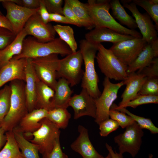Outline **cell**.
<instances>
[{"instance_id": "cell-1", "label": "cell", "mask_w": 158, "mask_h": 158, "mask_svg": "<svg viewBox=\"0 0 158 158\" xmlns=\"http://www.w3.org/2000/svg\"><path fill=\"white\" fill-rule=\"evenodd\" d=\"M110 0H88L85 6L95 28H107L121 34L142 38L141 34L135 30L124 27L118 22L109 12Z\"/></svg>"}, {"instance_id": "cell-2", "label": "cell", "mask_w": 158, "mask_h": 158, "mask_svg": "<svg viewBox=\"0 0 158 158\" xmlns=\"http://www.w3.org/2000/svg\"><path fill=\"white\" fill-rule=\"evenodd\" d=\"M24 81L15 80L9 84L11 93L9 111L1 123L6 132L13 130L28 112L25 93Z\"/></svg>"}, {"instance_id": "cell-3", "label": "cell", "mask_w": 158, "mask_h": 158, "mask_svg": "<svg viewBox=\"0 0 158 158\" xmlns=\"http://www.w3.org/2000/svg\"><path fill=\"white\" fill-rule=\"evenodd\" d=\"M68 45L59 37L50 42L42 43L32 37L25 38L21 53L13 58L32 59L48 56L52 54L63 56L72 53Z\"/></svg>"}, {"instance_id": "cell-4", "label": "cell", "mask_w": 158, "mask_h": 158, "mask_svg": "<svg viewBox=\"0 0 158 158\" xmlns=\"http://www.w3.org/2000/svg\"><path fill=\"white\" fill-rule=\"evenodd\" d=\"M98 44L91 43L85 39L80 41V50L85 65L81 87L95 99L98 98L101 93L98 87L99 78L95 66Z\"/></svg>"}, {"instance_id": "cell-5", "label": "cell", "mask_w": 158, "mask_h": 158, "mask_svg": "<svg viewBox=\"0 0 158 158\" xmlns=\"http://www.w3.org/2000/svg\"><path fill=\"white\" fill-rule=\"evenodd\" d=\"M96 58L101 72L105 77L116 80L124 81L128 77L127 66L120 61L109 49L101 43L98 44Z\"/></svg>"}, {"instance_id": "cell-6", "label": "cell", "mask_w": 158, "mask_h": 158, "mask_svg": "<svg viewBox=\"0 0 158 158\" xmlns=\"http://www.w3.org/2000/svg\"><path fill=\"white\" fill-rule=\"evenodd\" d=\"M40 123V127L37 130L24 134L25 136H33L30 141L38 146L39 152L43 157L52 150L56 139L60 137V131L56 124L46 118L43 119Z\"/></svg>"}, {"instance_id": "cell-7", "label": "cell", "mask_w": 158, "mask_h": 158, "mask_svg": "<svg viewBox=\"0 0 158 158\" xmlns=\"http://www.w3.org/2000/svg\"><path fill=\"white\" fill-rule=\"evenodd\" d=\"M124 85V81L117 83H111L108 78H105L103 82L102 92L95 99L96 107L95 122L99 125L104 121L109 118V112L114 102L117 98L119 90Z\"/></svg>"}, {"instance_id": "cell-8", "label": "cell", "mask_w": 158, "mask_h": 158, "mask_svg": "<svg viewBox=\"0 0 158 158\" xmlns=\"http://www.w3.org/2000/svg\"><path fill=\"white\" fill-rule=\"evenodd\" d=\"M83 62L80 50L60 59L57 77L65 79L71 87L77 85L81 80L83 74L82 69Z\"/></svg>"}, {"instance_id": "cell-9", "label": "cell", "mask_w": 158, "mask_h": 158, "mask_svg": "<svg viewBox=\"0 0 158 158\" xmlns=\"http://www.w3.org/2000/svg\"><path fill=\"white\" fill-rule=\"evenodd\" d=\"M58 55L52 54L31 59L32 64L38 78L54 90L57 82V73L60 59Z\"/></svg>"}, {"instance_id": "cell-10", "label": "cell", "mask_w": 158, "mask_h": 158, "mask_svg": "<svg viewBox=\"0 0 158 158\" xmlns=\"http://www.w3.org/2000/svg\"><path fill=\"white\" fill-rule=\"evenodd\" d=\"M144 134L142 129L135 121L127 127L123 133L114 138L118 146L119 153L123 154L128 152L135 157L140 149Z\"/></svg>"}, {"instance_id": "cell-11", "label": "cell", "mask_w": 158, "mask_h": 158, "mask_svg": "<svg viewBox=\"0 0 158 158\" xmlns=\"http://www.w3.org/2000/svg\"><path fill=\"white\" fill-rule=\"evenodd\" d=\"M147 43L142 38H135L113 44L109 49L128 66L136 58Z\"/></svg>"}, {"instance_id": "cell-12", "label": "cell", "mask_w": 158, "mask_h": 158, "mask_svg": "<svg viewBox=\"0 0 158 158\" xmlns=\"http://www.w3.org/2000/svg\"><path fill=\"white\" fill-rule=\"evenodd\" d=\"M123 6L132 13L140 30L142 38L147 43L150 44L158 38L157 31L150 16L147 13H142L137 5L131 0H121Z\"/></svg>"}, {"instance_id": "cell-13", "label": "cell", "mask_w": 158, "mask_h": 158, "mask_svg": "<svg viewBox=\"0 0 158 158\" xmlns=\"http://www.w3.org/2000/svg\"><path fill=\"white\" fill-rule=\"evenodd\" d=\"M1 2L6 11V16L11 23L13 32L16 35L23 29L29 19L37 13L39 8H26L16 4L13 0H2Z\"/></svg>"}, {"instance_id": "cell-14", "label": "cell", "mask_w": 158, "mask_h": 158, "mask_svg": "<svg viewBox=\"0 0 158 158\" xmlns=\"http://www.w3.org/2000/svg\"><path fill=\"white\" fill-rule=\"evenodd\" d=\"M24 28L27 35L33 36L40 42H47L55 38L56 32L53 26L48 23H44L38 12L29 19Z\"/></svg>"}, {"instance_id": "cell-15", "label": "cell", "mask_w": 158, "mask_h": 158, "mask_svg": "<svg viewBox=\"0 0 158 158\" xmlns=\"http://www.w3.org/2000/svg\"><path fill=\"white\" fill-rule=\"evenodd\" d=\"M74 111V119H77L84 116L96 118V107L95 99L85 89H82L78 94L71 97L69 103Z\"/></svg>"}, {"instance_id": "cell-16", "label": "cell", "mask_w": 158, "mask_h": 158, "mask_svg": "<svg viewBox=\"0 0 158 158\" xmlns=\"http://www.w3.org/2000/svg\"><path fill=\"white\" fill-rule=\"evenodd\" d=\"M26 59L12 58L0 68V88L7 83L15 80L25 81Z\"/></svg>"}, {"instance_id": "cell-17", "label": "cell", "mask_w": 158, "mask_h": 158, "mask_svg": "<svg viewBox=\"0 0 158 158\" xmlns=\"http://www.w3.org/2000/svg\"><path fill=\"white\" fill-rule=\"evenodd\" d=\"M78 131L79 134L71 144L72 149L79 154L83 158H104L93 145L89 138L87 129L82 125H79Z\"/></svg>"}, {"instance_id": "cell-18", "label": "cell", "mask_w": 158, "mask_h": 158, "mask_svg": "<svg viewBox=\"0 0 158 158\" xmlns=\"http://www.w3.org/2000/svg\"><path fill=\"white\" fill-rule=\"evenodd\" d=\"M85 39L92 43L98 44L103 42L114 44L135 38L132 36L122 34L107 28H95L85 35Z\"/></svg>"}, {"instance_id": "cell-19", "label": "cell", "mask_w": 158, "mask_h": 158, "mask_svg": "<svg viewBox=\"0 0 158 158\" xmlns=\"http://www.w3.org/2000/svg\"><path fill=\"white\" fill-rule=\"evenodd\" d=\"M25 68V93L28 110L30 112L35 109L36 100V84L38 78L33 67L31 59H26Z\"/></svg>"}, {"instance_id": "cell-20", "label": "cell", "mask_w": 158, "mask_h": 158, "mask_svg": "<svg viewBox=\"0 0 158 158\" xmlns=\"http://www.w3.org/2000/svg\"><path fill=\"white\" fill-rule=\"evenodd\" d=\"M147 78L135 72L128 74L127 79L124 81L126 87L121 95V101L118 106L121 107L135 98Z\"/></svg>"}, {"instance_id": "cell-21", "label": "cell", "mask_w": 158, "mask_h": 158, "mask_svg": "<svg viewBox=\"0 0 158 158\" xmlns=\"http://www.w3.org/2000/svg\"><path fill=\"white\" fill-rule=\"evenodd\" d=\"M47 110L43 109H35L28 112L21 120L18 127L24 134L33 133L40 127V121L46 118Z\"/></svg>"}, {"instance_id": "cell-22", "label": "cell", "mask_w": 158, "mask_h": 158, "mask_svg": "<svg viewBox=\"0 0 158 158\" xmlns=\"http://www.w3.org/2000/svg\"><path fill=\"white\" fill-rule=\"evenodd\" d=\"M27 35L23 28L10 44L4 49L0 50V68L6 64L14 56L21 53L23 41Z\"/></svg>"}, {"instance_id": "cell-23", "label": "cell", "mask_w": 158, "mask_h": 158, "mask_svg": "<svg viewBox=\"0 0 158 158\" xmlns=\"http://www.w3.org/2000/svg\"><path fill=\"white\" fill-rule=\"evenodd\" d=\"M54 94V91L53 89L38 78L35 109H43L49 111L54 108L53 100Z\"/></svg>"}, {"instance_id": "cell-24", "label": "cell", "mask_w": 158, "mask_h": 158, "mask_svg": "<svg viewBox=\"0 0 158 158\" xmlns=\"http://www.w3.org/2000/svg\"><path fill=\"white\" fill-rule=\"evenodd\" d=\"M54 90V94L53 103L54 108H67L73 93L69 83L63 78H59L57 81Z\"/></svg>"}, {"instance_id": "cell-25", "label": "cell", "mask_w": 158, "mask_h": 158, "mask_svg": "<svg viewBox=\"0 0 158 158\" xmlns=\"http://www.w3.org/2000/svg\"><path fill=\"white\" fill-rule=\"evenodd\" d=\"M18 145L24 158H40L39 148L37 145L29 142L25 137L24 133L16 126L13 130Z\"/></svg>"}, {"instance_id": "cell-26", "label": "cell", "mask_w": 158, "mask_h": 158, "mask_svg": "<svg viewBox=\"0 0 158 158\" xmlns=\"http://www.w3.org/2000/svg\"><path fill=\"white\" fill-rule=\"evenodd\" d=\"M110 5L113 17L121 25H124L131 30H135L137 28L135 19L126 12L119 0H111Z\"/></svg>"}, {"instance_id": "cell-27", "label": "cell", "mask_w": 158, "mask_h": 158, "mask_svg": "<svg viewBox=\"0 0 158 158\" xmlns=\"http://www.w3.org/2000/svg\"><path fill=\"white\" fill-rule=\"evenodd\" d=\"M154 56L151 44L147 43L135 60L127 67V75L140 71L148 66Z\"/></svg>"}, {"instance_id": "cell-28", "label": "cell", "mask_w": 158, "mask_h": 158, "mask_svg": "<svg viewBox=\"0 0 158 158\" xmlns=\"http://www.w3.org/2000/svg\"><path fill=\"white\" fill-rule=\"evenodd\" d=\"M6 141L0 150V158H24L15 139L13 130L5 133Z\"/></svg>"}, {"instance_id": "cell-29", "label": "cell", "mask_w": 158, "mask_h": 158, "mask_svg": "<svg viewBox=\"0 0 158 158\" xmlns=\"http://www.w3.org/2000/svg\"><path fill=\"white\" fill-rule=\"evenodd\" d=\"M76 16L84 23L87 29L91 30L94 25L84 4L78 0H65Z\"/></svg>"}, {"instance_id": "cell-30", "label": "cell", "mask_w": 158, "mask_h": 158, "mask_svg": "<svg viewBox=\"0 0 158 158\" xmlns=\"http://www.w3.org/2000/svg\"><path fill=\"white\" fill-rule=\"evenodd\" d=\"M71 114L63 107L54 108L48 111L46 118L60 129H65L68 126Z\"/></svg>"}, {"instance_id": "cell-31", "label": "cell", "mask_w": 158, "mask_h": 158, "mask_svg": "<svg viewBox=\"0 0 158 158\" xmlns=\"http://www.w3.org/2000/svg\"><path fill=\"white\" fill-rule=\"evenodd\" d=\"M53 27L59 37L68 45L72 52H75L78 46L73 28L69 26L58 24L54 25Z\"/></svg>"}, {"instance_id": "cell-32", "label": "cell", "mask_w": 158, "mask_h": 158, "mask_svg": "<svg viewBox=\"0 0 158 158\" xmlns=\"http://www.w3.org/2000/svg\"><path fill=\"white\" fill-rule=\"evenodd\" d=\"M111 108L122 112L130 116L142 129H146L153 134L158 133V128L153 123L150 119L145 118L134 114L130 112L125 108H118L116 104L113 103Z\"/></svg>"}, {"instance_id": "cell-33", "label": "cell", "mask_w": 158, "mask_h": 158, "mask_svg": "<svg viewBox=\"0 0 158 158\" xmlns=\"http://www.w3.org/2000/svg\"><path fill=\"white\" fill-rule=\"evenodd\" d=\"M132 2L145 9L155 23L158 30V0H133Z\"/></svg>"}, {"instance_id": "cell-34", "label": "cell", "mask_w": 158, "mask_h": 158, "mask_svg": "<svg viewBox=\"0 0 158 158\" xmlns=\"http://www.w3.org/2000/svg\"><path fill=\"white\" fill-rule=\"evenodd\" d=\"M11 90L10 85H5L0 89V121L1 122L9 110Z\"/></svg>"}, {"instance_id": "cell-35", "label": "cell", "mask_w": 158, "mask_h": 158, "mask_svg": "<svg viewBox=\"0 0 158 158\" xmlns=\"http://www.w3.org/2000/svg\"><path fill=\"white\" fill-rule=\"evenodd\" d=\"M153 103H158V96L138 95L134 99L122 106L119 107L116 104V106L118 108L130 107L135 108L140 105Z\"/></svg>"}, {"instance_id": "cell-36", "label": "cell", "mask_w": 158, "mask_h": 158, "mask_svg": "<svg viewBox=\"0 0 158 158\" xmlns=\"http://www.w3.org/2000/svg\"><path fill=\"white\" fill-rule=\"evenodd\" d=\"M109 117L117 121L119 126L123 129L126 128L135 122L131 117L125 113L111 108L109 112Z\"/></svg>"}, {"instance_id": "cell-37", "label": "cell", "mask_w": 158, "mask_h": 158, "mask_svg": "<svg viewBox=\"0 0 158 158\" xmlns=\"http://www.w3.org/2000/svg\"><path fill=\"white\" fill-rule=\"evenodd\" d=\"M138 95L158 96V78H147Z\"/></svg>"}, {"instance_id": "cell-38", "label": "cell", "mask_w": 158, "mask_h": 158, "mask_svg": "<svg viewBox=\"0 0 158 158\" xmlns=\"http://www.w3.org/2000/svg\"><path fill=\"white\" fill-rule=\"evenodd\" d=\"M99 134L101 136H107L111 133L118 128L119 125L118 122L110 118L107 119L99 125Z\"/></svg>"}, {"instance_id": "cell-39", "label": "cell", "mask_w": 158, "mask_h": 158, "mask_svg": "<svg viewBox=\"0 0 158 158\" xmlns=\"http://www.w3.org/2000/svg\"><path fill=\"white\" fill-rule=\"evenodd\" d=\"M137 73L144 76L147 78H158V58H154L148 66L138 71Z\"/></svg>"}, {"instance_id": "cell-40", "label": "cell", "mask_w": 158, "mask_h": 158, "mask_svg": "<svg viewBox=\"0 0 158 158\" xmlns=\"http://www.w3.org/2000/svg\"><path fill=\"white\" fill-rule=\"evenodd\" d=\"M49 13L63 15L62 0H43Z\"/></svg>"}, {"instance_id": "cell-41", "label": "cell", "mask_w": 158, "mask_h": 158, "mask_svg": "<svg viewBox=\"0 0 158 158\" xmlns=\"http://www.w3.org/2000/svg\"><path fill=\"white\" fill-rule=\"evenodd\" d=\"M16 35L8 30L0 28V50H2L14 39Z\"/></svg>"}, {"instance_id": "cell-42", "label": "cell", "mask_w": 158, "mask_h": 158, "mask_svg": "<svg viewBox=\"0 0 158 158\" xmlns=\"http://www.w3.org/2000/svg\"><path fill=\"white\" fill-rule=\"evenodd\" d=\"M63 7V14L72 21L76 23L79 27H85L83 22L76 16L66 1Z\"/></svg>"}, {"instance_id": "cell-43", "label": "cell", "mask_w": 158, "mask_h": 158, "mask_svg": "<svg viewBox=\"0 0 158 158\" xmlns=\"http://www.w3.org/2000/svg\"><path fill=\"white\" fill-rule=\"evenodd\" d=\"M43 158H68V156L62 150L60 137L56 139L51 152Z\"/></svg>"}, {"instance_id": "cell-44", "label": "cell", "mask_w": 158, "mask_h": 158, "mask_svg": "<svg viewBox=\"0 0 158 158\" xmlns=\"http://www.w3.org/2000/svg\"><path fill=\"white\" fill-rule=\"evenodd\" d=\"M16 4L26 8L35 9L38 8L40 0H13Z\"/></svg>"}, {"instance_id": "cell-45", "label": "cell", "mask_w": 158, "mask_h": 158, "mask_svg": "<svg viewBox=\"0 0 158 158\" xmlns=\"http://www.w3.org/2000/svg\"><path fill=\"white\" fill-rule=\"evenodd\" d=\"M51 21L70 24L77 26V25L76 23L64 16L57 14H50L49 22Z\"/></svg>"}, {"instance_id": "cell-46", "label": "cell", "mask_w": 158, "mask_h": 158, "mask_svg": "<svg viewBox=\"0 0 158 158\" xmlns=\"http://www.w3.org/2000/svg\"><path fill=\"white\" fill-rule=\"evenodd\" d=\"M38 13L44 23L47 24L49 22L50 13L46 7L43 0H40V5Z\"/></svg>"}, {"instance_id": "cell-47", "label": "cell", "mask_w": 158, "mask_h": 158, "mask_svg": "<svg viewBox=\"0 0 158 158\" xmlns=\"http://www.w3.org/2000/svg\"><path fill=\"white\" fill-rule=\"evenodd\" d=\"M0 28L7 29L13 33L11 23L6 16L3 15H0Z\"/></svg>"}, {"instance_id": "cell-48", "label": "cell", "mask_w": 158, "mask_h": 158, "mask_svg": "<svg viewBox=\"0 0 158 158\" xmlns=\"http://www.w3.org/2000/svg\"><path fill=\"white\" fill-rule=\"evenodd\" d=\"M106 147L111 155L112 158H123L122 154L114 152L112 147L107 143L105 144Z\"/></svg>"}, {"instance_id": "cell-49", "label": "cell", "mask_w": 158, "mask_h": 158, "mask_svg": "<svg viewBox=\"0 0 158 158\" xmlns=\"http://www.w3.org/2000/svg\"><path fill=\"white\" fill-rule=\"evenodd\" d=\"M151 48L152 50L154 58L158 56V38L153 41L151 43Z\"/></svg>"}, {"instance_id": "cell-50", "label": "cell", "mask_w": 158, "mask_h": 158, "mask_svg": "<svg viewBox=\"0 0 158 158\" xmlns=\"http://www.w3.org/2000/svg\"><path fill=\"white\" fill-rule=\"evenodd\" d=\"M6 132L1 127L0 128V150L4 146L6 141Z\"/></svg>"}, {"instance_id": "cell-51", "label": "cell", "mask_w": 158, "mask_h": 158, "mask_svg": "<svg viewBox=\"0 0 158 158\" xmlns=\"http://www.w3.org/2000/svg\"><path fill=\"white\" fill-rule=\"evenodd\" d=\"M104 158H112V157L110 154L109 153L107 155L106 157H104Z\"/></svg>"}, {"instance_id": "cell-52", "label": "cell", "mask_w": 158, "mask_h": 158, "mask_svg": "<svg viewBox=\"0 0 158 158\" xmlns=\"http://www.w3.org/2000/svg\"><path fill=\"white\" fill-rule=\"evenodd\" d=\"M153 157V155L151 154H149L148 155V158H152Z\"/></svg>"}, {"instance_id": "cell-53", "label": "cell", "mask_w": 158, "mask_h": 158, "mask_svg": "<svg viewBox=\"0 0 158 158\" xmlns=\"http://www.w3.org/2000/svg\"><path fill=\"white\" fill-rule=\"evenodd\" d=\"M2 1V0H0V2H1ZM0 15H3L1 12V11L0 10Z\"/></svg>"}, {"instance_id": "cell-54", "label": "cell", "mask_w": 158, "mask_h": 158, "mask_svg": "<svg viewBox=\"0 0 158 158\" xmlns=\"http://www.w3.org/2000/svg\"><path fill=\"white\" fill-rule=\"evenodd\" d=\"M1 121H0V128L1 127Z\"/></svg>"}]
</instances>
